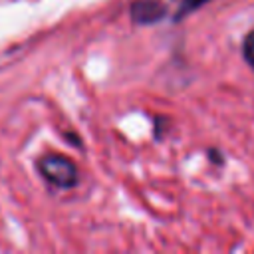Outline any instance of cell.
I'll return each mask as SVG.
<instances>
[{
	"instance_id": "6da1fadb",
	"label": "cell",
	"mask_w": 254,
	"mask_h": 254,
	"mask_svg": "<svg viewBox=\"0 0 254 254\" xmlns=\"http://www.w3.org/2000/svg\"><path fill=\"white\" fill-rule=\"evenodd\" d=\"M36 169L44 181H48L52 187L58 189H71L79 181L75 163L65 155H58V153L42 155L36 163Z\"/></svg>"
},
{
	"instance_id": "277c9868",
	"label": "cell",
	"mask_w": 254,
	"mask_h": 254,
	"mask_svg": "<svg viewBox=\"0 0 254 254\" xmlns=\"http://www.w3.org/2000/svg\"><path fill=\"white\" fill-rule=\"evenodd\" d=\"M242 56H244V60H246V64L254 69V30L244 38V42H242Z\"/></svg>"
},
{
	"instance_id": "7a4b0ae2",
	"label": "cell",
	"mask_w": 254,
	"mask_h": 254,
	"mask_svg": "<svg viewBox=\"0 0 254 254\" xmlns=\"http://www.w3.org/2000/svg\"><path fill=\"white\" fill-rule=\"evenodd\" d=\"M167 12H169V8L163 0H135L129 6L131 20L135 24H143V26L161 22L167 16Z\"/></svg>"
},
{
	"instance_id": "3957f363",
	"label": "cell",
	"mask_w": 254,
	"mask_h": 254,
	"mask_svg": "<svg viewBox=\"0 0 254 254\" xmlns=\"http://www.w3.org/2000/svg\"><path fill=\"white\" fill-rule=\"evenodd\" d=\"M206 2H210V0H181V6H179V10H177V14H175V20H177V22L183 20L185 16H189L190 12L198 10V8L204 6Z\"/></svg>"
}]
</instances>
